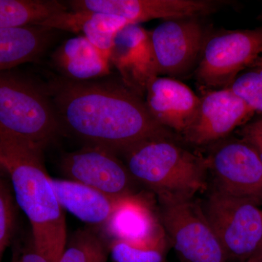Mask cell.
Returning <instances> with one entry per match:
<instances>
[{
	"instance_id": "2e32d148",
	"label": "cell",
	"mask_w": 262,
	"mask_h": 262,
	"mask_svg": "<svg viewBox=\"0 0 262 262\" xmlns=\"http://www.w3.org/2000/svg\"><path fill=\"white\" fill-rule=\"evenodd\" d=\"M127 24L125 19L117 15L89 10H67L51 15L37 26L51 30L81 33V36L110 58L115 36Z\"/></svg>"
},
{
	"instance_id": "5bb4252c",
	"label": "cell",
	"mask_w": 262,
	"mask_h": 262,
	"mask_svg": "<svg viewBox=\"0 0 262 262\" xmlns=\"http://www.w3.org/2000/svg\"><path fill=\"white\" fill-rule=\"evenodd\" d=\"M146 105L158 123L184 134L194 121L201 98L180 81L169 77H155L146 90Z\"/></svg>"
},
{
	"instance_id": "44dd1931",
	"label": "cell",
	"mask_w": 262,
	"mask_h": 262,
	"mask_svg": "<svg viewBox=\"0 0 262 262\" xmlns=\"http://www.w3.org/2000/svg\"><path fill=\"white\" fill-rule=\"evenodd\" d=\"M110 248L106 241L92 229H81L76 232L58 262H106Z\"/></svg>"
},
{
	"instance_id": "52a82bcc",
	"label": "cell",
	"mask_w": 262,
	"mask_h": 262,
	"mask_svg": "<svg viewBox=\"0 0 262 262\" xmlns=\"http://www.w3.org/2000/svg\"><path fill=\"white\" fill-rule=\"evenodd\" d=\"M261 54L262 28L220 33L203 46L196 78L207 87L229 88L237 74Z\"/></svg>"
},
{
	"instance_id": "cb8c5ba5",
	"label": "cell",
	"mask_w": 262,
	"mask_h": 262,
	"mask_svg": "<svg viewBox=\"0 0 262 262\" xmlns=\"http://www.w3.org/2000/svg\"><path fill=\"white\" fill-rule=\"evenodd\" d=\"M229 89L241 98L253 113L262 114V79L254 69L239 76Z\"/></svg>"
},
{
	"instance_id": "83f0119b",
	"label": "cell",
	"mask_w": 262,
	"mask_h": 262,
	"mask_svg": "<svg viewBox=\"0 0 262 262\" xmlns=\"http://www.w3.org/2000/svg\"><path fill=\"white\" fill-rule=\"evenodd\" d=\"M253 257H261L262 258V241L261 245H260L259 248H258V251L255 253L254 256ZM252 258V257H251Z\"/></svg>"
},
{
	"instance_id": "f546056e",
	"label": "cell",
	"mask_w": 262,
	"mask_h": 262,
	"mask_svg": "<svg viewBox=\"0 0 262 262\" xmlns=\"http://www.w3.org/2000/svg\"><path fill=\"white\" fill-rule=\"evenodd\" d=\"M12 262H14V261H13H13H12Z\"/></svg>"
},
{
	"instance_id": "ac0fdd59",
	"label": "cell",
	"mask_w": 262,
	"mask_h": 262,
	"mask_svg": "<svg viewBox=\"0 0 262 262\" xmlns=\"http://www.w3.org/2000/svg\"><path fill=\"white\" fill-rule=\"evenodd\" d=\"M53 60L64 75L77 82L98 78L110 72V58L82 36L63 43Z\"/></svg>"
},
{
	"instance_id": "6da1fadb",
	"label": "cell",
	"mask_w": 262,
	"mask_h": 262,
	"mask_svg": "<svg viewBox=\"0 0 262 262\" xmlns=\"http://www.w3.org/2000/svg\"><path fill=\"white\" fill-rule=\"evenodd\" d=\"M55 110L64 124L90 145L123 152L141 141L171 139L131 91L113 84L70 82L57 88Z\"/></svg>"
},
{
	"instance_id": "5b68a950",
	"label": "cell",
	"mask_w": 262,
	"mask_h": 262,
	"mask_svg": "<svg viewBox=\"0 0 262 262\" xmlns=\"http://www.w3.org/2000/svg\"><path fill=\"white\" fill-rule=\"evenodd\" d=\"M227 262H246L262 241V209L256 203L215 187L201 203Z\"/></svg>"
},
{
	"instance_id": "d6986e66",
	"label": "cell",
	"mask_w": 262,
	"mask_h": 262,
	"mask_svg": "<svg viewBox=\"0 0 262 262\" xmlns=\"http://www.w3.org/2000/svg\"><path fill=\"white\" fill-rule=\"evenodd\" d=\"M50 31L35 25L0 29V72L37 58L48 45Z\"/></svg>"
},
{
	"instance_id": "9a60e30c",
	"label": "cell",
	"mask_w": 262,
	"mask_h": 262,
	"mask_svg": "<svg viewBox=\"0 0 262 262\" xmlns=\"http://www.w3.org/2000/svg\"><path fill=\"white\" fill-rule=\"evenodd\" d=\"M103 227L113 241L150 244L166 236L158 212L149 201L137 194L119 199Z\"/></svg>"
},
{
	"instance_id": "ba28073f",
	"label": "cell",
	"mask_w": 262,
	"mask_h": 262,
	"mask_svg": "<svg viewBox=\"0 0 262 262\" xmlns=\"http://www.w3.org/2000/svg\"><path fill=\"white\" fill-rule=\"evenodd\" d=\"M61 168L70 180L118 200L136 194L139 184L112 150L89 145L63 156Z\"/></svg>"
},
{
	"instance_id": "30bf717a",
	"label": "cell",
	"mask_w": 262,
	"mask_h": 262,
	"mask_svg": "<svg viewBox=\"0 0 262 262\" xmlns=\"http://www.w3.org/2000/svg\"><path fill=\"white\" fill-rule=\"evenodd\" d=\"M149 32L158 75L177 77L195 65L204 46V31L196 18L165 20Z\"/></svg>"
},
{
	"instance_id": "d4e9b609",
	"label": "cell",
	"mask_w": 262,
	"mask_h": 262,
	"mask_svg": "<svg viewBox=\"0 0 262 262\" xmlns=\"http://www.w3.org/2000/svg\"><path fill=\"white\" fill-rule=\"evenodd\" d=\"M241 135L256 149L262 164V120L245 126L241 130Z\"/></svg>"
},
{
	"instance_id": "277c9868",
	"label": "cell",
	"mask_w": 262,
	"mask_h": 262,
	"mask_svg": "<svg viewBox=\"0 0 262 262\" xmlns=\"http://www.w3.org/2000/svg\"><path fill=\"white\" fill-rule=\"evenodd\" d=\"M60 123L53 103L28 79L0 72V136L47 146Z\"/></svg>"
},
{
	"instance_id": "8fae6325",
	"label": "cell",
	"mask_w": 262,
	"mask_h": 262,
	"mask_svg": "<svg viewBox=\"0 0 262 262\" xmlns=\"http://www.w3.org/2000/svg\"><path fill=\"white\" fill-rule=\"evenodd\" d=\"M72 10H89L117 15L129 24L153 19L196 18L214 13L218 2L211 0H74Z\"/></svg>"
},
{
	"instance_id": "f1b7e54d",
	"label": "cell",
	"mask_w": 262,
	"mask_h": 262,
	"mask_svg": "<svg viewBox=\"0 0 262 262\" xmlns=\"http://www.w3.org/2000/svg\"><path fill=\"white\" fill-rule=\"evenodd\" d=\"M246 262H262V258L261 257H252L248 259Z\"/></svg>"
},
{
	"instance_id": "4316f807",
	"label": "cell",
	"mask_w": 262,
	"mask_h": 262,
	"mask_svg": "<svg viewBox=\"0 0 262 262\" xmlns=\"http://www.w3.org/2000/svg\"><path fill=\"white\" fill-rule=\"evenodd\" d=\"M262 66V54L261 56L258 57L257 59L255 61L254 63H253L252 65L251 66V67H253V68H255V67H261Z\"/></svg>"
},
{
	"instance_id": "4fadbf2b",
	"label": "cell",
	"mask_w": 262,
	"mask_h": 262,
	"mask_svg": "<svg viewBox=\"0 0 262 262\" xmlns=\"http://www.w3.org/2000/svg\"><path fill=\"white\" fill-rule=\"evenodd\" d=\"M110 61L136 94L146 92L150 81L159 76L150 32L139 24H127L117 32Z\"/></svg>"
},
{
	"instance_id": "3957f363",
	"label": "cell",
	"mask_w": 262,
	"mask_h": 262,
	"mask_svg": "<svg viewBox=\"0 0 262 262\" xmlns=\"http://www.w3.org/2000/svg\"><path fill=\"white\" fill-rule=\"evenodd\" d=\"M122 155L131 176L152 191L157 199L192 200L208 187V158L171 139L141 141Z\"/></svg>"
},
{
	"instance_id": "ffe728a7",
	"label": "cell",
	"mask_w": 262,
	"mask_h": 262,
	"mask_svg": "<svg viewBox=\"0 0 262 262\" xmlns=\"http://www.w3.org/2000/svg\"><path fill=\"white\" fill-rule=\"evenodd\" d=\"M65 10L67 7L58 1L0 0V29L37 26Z\"/></svg>"
},
{
	"instance_id": "7402d4cb",
	"label": "cell",
	"mask_w": 262,
	"mask_h": 262,
	"mask_svg": "<svg viewBox=\"0 0 262 262\" xmlns=\"http://www.w3.org/2000/svg\"><path fill=\"white\" fill-rule=\"evenodd\" d=\"M168 244L165 236L150 244L115 239L108 245V248L114 262H165Z\"/></svg>"
},
{
	"instance_id": "7a4b0ae2",
	"label": "cell",
	"mask_w": 262,
	"mask_h": 262,
	"mask_svg": "<svg viewBox=\"0 0 262 262\" xmlns=\"http://www.w3.org/2000/svg\"><path fill=\"white\" fill-rule=\"evenodd\" d=\"M42 147L0 136V168L11 180L15 201L30 222L33 247L58 262L67 243L63 208L52 187Z\"/></svg>"
},
{
	"instance_id": "7c38bea8",
	"label": "cell",
	"mask_w": 262,
	"mask_h": 262,
	"mask_svg": "<svg viewBox=\"0 0 262 262\" xmlns=\"http://www.w3.org/2000/svg\"><path fill=\"white\" fill-rule=\"evenodd\" d=\"M253 113L229 88L210 91L201 98L195 118L183 135L196 145L210 144L229 135Z\"/></svg>"
},
{
	"instance_id": "e0dca14e",
	"label": "cell",
	"mask_w": 262,
	"mask_h": 262,
	"mask_svg": "<svg viewBox=\"0 0 262 262\" xmlns=\"http://www.w3.org/2000/svg\"><path fill=\"white\" fill-rule=\"evenodd\" d=\"M50 182L63 210L89 225H104L119 200L70 179L50 177Z\"/></svg>"
},
{
	"instance_id": "8992f818",
	"label": "cell",
	"mask_w": 262,
	"mask_h": 262,
	"mask_svg": "<svg viewBox=\"0 0 262 262\" xmlns=\"http://www.w3.org/2000/svg\"><path fill=\"white\" fill-rule=\"evenodd\" d=\"M158 202L160 224L183 262H227L201 205L194 199Z\"/></svg>"
},
{
	"instance_id": "603a6c76",
	"label": "cell",
	"mask_w": 262,
	"mask_h": 262,
	"mask_svg": "<svg viewBox=\"0 0 262 262\" xmlns=\"http://www.w3.org/2000/svg\"><path fill=\"white\" fill-rule=\"evenodd\" d=\"M14 198L8 183L0 178V261L14 233L16 222Z\"/></svg>"
},
{
	"instance_id": "9c48e42d",
	"label": "cell",
	"mask_w": 262,
	"mask_h": 262,
	"mask_svg": "<svg viewBox=\"0 0 262 262\" xmlns=\"http://www.w3.org/2000/svg\"><path fill=\"white\" fill-rule=\"evenodd\" d=\"M215 188L262 206V164L244 139L223 143L208 158Z\"/></svg>"
},
{
	"instance_id": "484cf974",
	"label": "cell",
	"mask_w": 262,
	"mask_h": 262,
	"mask_svg": "<svg viewBox=\"0 0 262 262\" xmlns=\"http://www.w3.org/2000/svg\"><path fill=\"white\" fill-rule=\"evenodd\" d=\"M13 260L14 262H49L43 255L37 252L33 246L21 255H15Z\"/></svg>"
}]
</instances>
